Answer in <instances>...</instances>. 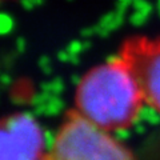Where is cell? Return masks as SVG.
<instances>
[{
  "instance_id": "cell-3",
  "label": "cell",
  "mask_w": 160,
  "mask_h": 160,
  "mask_svg": "<svg viewBox=\"0 0 160 160\" xmlns=\"http://www.w3.org/2000/svg\"><path fill=\"white\" fill-rule=\"evenodd\" d=\"M119 55L132 69L146 104L160 115V35L128 39Z\"/></svg>"
},
{
  "instance_id": "cell-4",
  "label": "cell",
  "mask_w": 160,
  "mask_h": 160,
  "mask_svg": "<svg viewBox=\"0 0 160 160\" xmlns=\"http://www.w3.org/2000/svg\"><path fill=\"white\" fill-rule=\"evenodd\" d=\"M43 133L31 118L12 116L0 122V160L44 158Z\"/></svg>"
},
{
  "instance_id": "cell-2",
  "label": "cell",
  "mask_w": 160,
  "mask_h": 160,
  "mask_svg": "<svg viewBox=\"0 0 160 160\" xmlns=\"http://www.w3.org/2000/svg\"><path fill=\"white\" fill-rule=\"evenodd\" d=\"M43 160H136L112 132L95 126L76 111L59 127Z\"/></svg>"
},
{
  "instance_id": "cell-1",
  "label": "cell",
  "mask_w": 160,
  "mask_h": 160,
  "mask_svg": "<svg viewBox=\"0 0 160 160\" xmlns=\"http://www.w3.org/2000/svg\"><path fill=\"white\" fill-rule=\"evenodd\" d=\"M144 104L138 80L120 55L89 69L75 92V111L108 132L129 128Z\"/></svg>"
}]
</instances>
